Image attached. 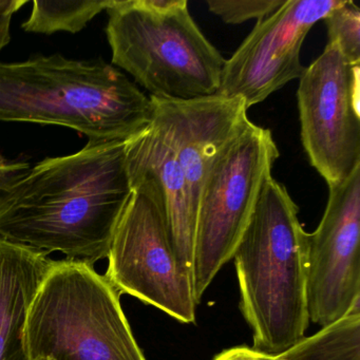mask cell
Returning <instances> with one entry per match:
<instances>
[{"label":"cell","instance_id":"52a82bcc","mask_svg":"<svg viewBox=\"0 0 360 360\" xmlns=\"http://www.w3.org/2000/svg\"><path fill=\"white\" fill-rule=\"evenodd\" d=\"M278 158L271 130L250 122L212 160L202 184L195 222L193 283L198 304L233 259Z\"/></svg>","mask_w":360,"mask_h":360},{"label":"cell","instance_id":"2e32d148","mask_svg":"<svg viewBox=\"0 0 360 360\" xmlns=\"http://www.w3.org/2000/svg\"><path fill=\"white\" fill-rule=\"evenodd\" d=\"M286 0H208L207 7L225 24L240 25L250 20L261 22L277 11Z\"/></svg>","mask_w":360,"mask_h":360},{"label":"cell","instance_id":"5bb4252c","mask_svg":"<svg viewBox=\"0 0 360 360\" xmlns=\"http://www.w3.org/2000/svg\"><path fill=\"white\" fill-rule=\"evenodd\" d=\"M115 0H77L44 1L34 0L30 18L22 22L26 32L51 35L58 32L75 34L103 11L115 5Z\"/></svg>","mask_w":360,"mask_h":360},{"label":"cell","instance_id":"30bf717a","mask_svg":"<svg viewBox=\"0 0 360 360\" xmlns=\"http://www.w3.org/2000/svg\"><path fill=\"white\" fill-rule=\"evenodd\" d=\"M307 311L321 328L360 311V165L328 186L321 221L307 235Z\"/></svg>","mask_w":360,"mask_h":360},{"label":"cell","instance_id":"9c48e42d","mask_svg":"<svg viewBox=\"0 0 360 360\" xmlns=\"http://www.w3.org/2000/svg\"><path fill=\"white\" fill-rule=\"evenodd\" d=\"M299 81L303 148L328 186L339 184L360 165V65L328 44Z\"/></svg>","mask_w":360,"mask_h":360},{"label":"cell","instance_id":"e0dca14e","mask_svg":"<svg viewBox=\"0 0 360 360\" xmlns=\"http://www.w3.org/2000/svg\"><path fill=\"white\" fill-rule=\"evenodd\" d=\"M30 164L20 160L0 161V216L15 199L18 187L30 170Z\"/></svg>","mask_w":360,"mask_h":360},{"label":"cell","instance_id":"3957f363","mask_svg":"<svg viewBox=\"0 0 360 360\" xmlns=\"http://www.w3.org/2000/svg\"><path fill=\"white\" fill-rule=\"evenodd\" d=\"M153 103L102 58L60 53L0 62V122L71 128L94 142L126 141L150 121Z\"/></svg>","mask_w":360,"mask_h":360},{"label":"cell","instance_id":"7c38bea8","mask_svg":"<svg viewBox=\"0 0 360 360\" xmlns=\"http://www.w3.org/2000/svg\"><path fill=\"white\" fill-rule=\"evenodd\" d=\"M51 262L47 252L0 237V360H30L27 318Z\"/></svg>","mask_w":360,"mask_h":360},{"label":"cell","instance_id":"9a60e30c","mask_svg":"<svg viewBox=\"0 0 360 360\" xmlns=\"http://www.w3.org/2000/svg\"><path fill=\"white\" fill-rule=\"evenodd\" d=\"M328 44L336 46L343 58L360 65V9L351 0H341L324 18Z\"/></svg>","mask_w":360,"mask_h":360},{"label":"cell","instance_id":"5b68a950","mask_svg":"<svg viewBox=\"0 0 360 360\" xmlns=\"http://www.w3.org/2000/svg\"><path fill=\"white\" fill-rule=\"evenodd\" d=\"M107 13L112 65L149 98L216 96L225 60L191 18L186 0H115Z\"/></svg>","mask_w":360,"mask_h":360},{"label":"cell","instance_id":"277c9868","mask_svg":"<svg viewBox=\"0 0 360 360\" xmlns=\"http://www.w3.org/2000/svg\"><path fill=\"white\" fill-rule=\"evenodd\" d=\"M288 189L269 176L236 248L240 309L252 347L282 354L305 337L307 235Z\"/></svg>","mask_w":360,"mask_h":360},{"label":"cell","instance_id":"8992f818","mask_svg":"<svg viewBox=\"0 0 360 360\" xmlns=\"http://www.w3.org/2000/svg\"><path fill=\"white\" fill-rule=\"evenodd\" d=\"M120 297L89 263L52 261L27 318L30 360H146Z\"/></svg>","mask_w":360,"mask_h":360},{"label":"cell","instance_id":"ac0fdd59","mask_svg":"<svg viewBox=\"0 0 360 360\" xmlns=\"http://www.w3.org/2000/svg\"><path fill=\"white\" fill-rule=\"evenodd\" d=\"M26 4V0H0V53L11 41V22L14 14ZM3 158L0 155V161Z\"/></svg>","mask_w":360,"mask_h":360},{"label":"cell","instance_id":"7a4b0ae2","mask_svg":"<svg viewBox=\"0 0 360 360\" xmlns=\"http://www.w3.org/2000/svg\"><path fill=\"white\" fill-rule=\"evenodd\" d=\"M150 100V121L125 145L130 185L157 189L179 262L191 267L204 178L219 150L250 123L248 109L242 98L219 96Z\"/></svg>","mask_w":360,"mask_h":360},{"label":"cell","instance_id":"4fadbf2b","mask_svg":"<svg viewBox=\"0 0 360 360\" xmlns=\"http://www.w3.org/2000/svg\"><path fill=\"white\" fill-rule=\"evenodd\" d=\"M282 354L288 360H360V311L305 336Z\"/></svg>","mask_w":360,"mask_h":360},{"label":"cell","instance_id":"8fae6325","mask_svg":"<svg viewBox=\"0 0 360 360\" xmlns=\"http://www.w3.org/2000/svg\"><path fill=\"white\" fill-rule=\"evenodd\" d=\"M340 1L286 0L277 11L257 22L225 60L216 96L242 98L248 110L292 79H300L305 71L300 52L307 33Z\"/></svg>","mask_w":360,"mask_h":360},{"label":"cell","instance_id":"d6986e66","mask_svg":"<svg viewBox=\"0 0 360 360\" xmlns=\"http://www.w3.org/2000/svg\"><path fill=\"white\" fill-rule=\"evenodd\" d=\"M212 360H288L283 354H269L254 347L240 345L223 349Z\"/></svg>","mask_w":360,"mask_h":360},{"label":"cell","instance_id":"ba28073f","mask_svg":"<svg viewBox=\"0 0 360 360\" xmlns=\"http://www.w3.org/2000/svg\"><path fill=\"white\" fill-rule=\"evenodd\" d=\"M132 195L117 224L106 278L121 294L136 297L183 323H195L193 279L172 248L157 189L131 184Z\"/></svg>","mask_w":360,"mask_h":360},{"label":"cell","instance_id":"6da1fadb","mask_svg":"<svg viewBox=\"0 0 360 360\" xmlns=\"http://www.w3.org/2000/svg\"><path fill=\"white\" fill-rule=\"evenodd\" d=\"M126 142L88 141L73 155L30 168L0 216V237L91 265L108 258L132 195Z\"/></svg>","mask_w":360,"mask_h":360}]
</instances>
